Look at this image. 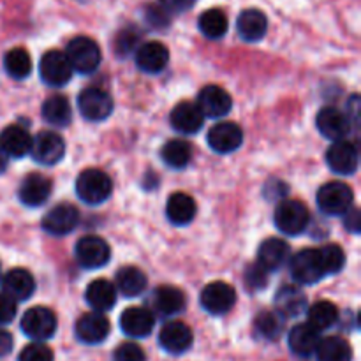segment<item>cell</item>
I'll return each mask as SVG.
<instances>
[{
  "label": "cell",
  "mask_w": 361,
  "mask_h": 361,
  "mask_svg": "<svg viewBox=\"0 0 361 361\" xmlns=\"http://www.w3.org/2000/svg\"><path fill=\"white\" fill-rule=\"evenodd\" d=\"M85 298L92 309L97 310V312H106V310H111L115 307L116 288L106 279H97V281L88 284Z\"/></svg>",
  "instance_id": "obj_28"
},
{
  "label": "cell",
  "mask_w": 361,
  "mask_h": 361,
  "mask_svg": "<svg viewBox=\"0 0 361 361\" xmlns=\"http://www.w3.org/2000/svg\"><path fill=\"white\" fill-rule=\"evenodd\" d=\"M236 303V293L226 282H212L201 291V305L207 312L214 316H222L229 312Z\"/></svg>",
  "instance_id": "obj_11"
},
{
  "label": "cell",
  "mask_w": 361,
  "mask_h": 361,
  "mask_svg": "<svg viewBox=\"0 0 361 361\" xmlns=\"http://www.w3.org/2000/svg\"><path fill=\"white\" fill-rule=\"evenodd\" d=\"M289 271L300 284H316L326 277L319 249H303L289 261Z\"/></svg>",
  "instance_id": "obj_3"
},
{
  "label": "cell",
  "mask_w": 361,
  "mask_h": 361,
  "mask_svg": "<svg viewBox=\"0 0 361 361\" xmlns=\"http://www.w3.org/2000/svg\"><path fill=\"white\" fill-rule=\"evenodd\" d=\"M353 189L348 183L330 182L317 190V207L326 215H344L353 207Z\"/></svg>",
  "instance_id": "obj_5"
},
{
  "label": "cell",
  "mask_w": 361,
  "mask_h": 361,
  "mask_svg": "<svg viewBox=\"0 0 361 361\" xmlns=\"http://www.w3.org/2000/svg\"><path fill=\"white\" fill-rule=\"evenodd\" d=\"M274 221L279 231L289 236H296L307 229L310 214L302 201L288 200L279 204L277 210H275Z\"/></svg>",
  "instance_id": "obj_4"
},
{
  "label": "cell",
  "mask_w": 361,
  "mask_h": 361,
  "mask_svg": "<svg viewBox=\"0 0 361 361\" xmlns=\"http://www.w3.org/2000/svg\"><path fill=\"white\" fill-rule=\"evenodd\" d=\"M16 316V302L2 293L0 295V324H7Z\"/></svg>",
  "instance_id": "obj_44"
},
{
  "label": "cell",
  "mask_w": 361,
  "mask_h": 361,
  "mask_svg": "<svg viewBox=\"0 0 361 361\" xmlns=\"http://www.w3.org/2000/svg\"><path fill=\"white\" fill-rule=\"evenodd\" d=\"M32 136L20 126H9L0 133V148L7 154V157H25L30 154Z\"/></svg>",
  "instance_id": "obj_26"
},
{
  "label": "cell",
  "mask_w": 361,
  "mask_h": 361,
  "mask_svg": "<svg viewBox=\"0 0 361 361\" xmlns=\"http://www.w3.org/2000/svg\"><path fill=\"white\" fill-rule=\"evenodd\" d=\"M161 157L169 168L173 169H182L185 168L192 157V148L187 141L183 140H171L162 147Z\"/></svg>",
  "instance_id": "obj_35"
},
{
  "label": "cell",
  "mask_w": 361,
  "mask_h": 361,
  "mask_svg": "<svg viewBox=\"0 0 361 361\" xmlns=\"http://www.w3.org/2000/svg\"><path fill=\"white\" fill-rule=\"evenodd\" d=\"M6 168H7V154L0 148V173L6 171Z\"/></svg>",
  "instance_id": "obj_48"
},
{
  "label": "cell",
  "mask_w": 361,
  "mask_h": 361,
  "mask_svg": "<svg viewBox=\"0 0 361 361\" xmlns=\"http://www.w3.org/2000/svg\"><path fill=\"white\" fill-rule=\"evenodd\" d=\"M0 286H2L4 295L9 296L14 302H25L35 291L34 277H32L30 271L23 270V268H14V270L7 271L0 279Z\"/></svg>",
  "instance_id": "obj_17"
},
{
  "label": "cell",
  "mask_w": 361,
  "mask_h": 361,
  "mask_svg": "<svg viewBox=\"0 0 361 361\" xmlns=\"http://www.w3.org/2000/svg\"><path fill=\"white\" fill-rule=\"evenodd\" d=\"M154 314L143 307H130V309L123 310L120 316V328L123 334L133 338L148 337L154 330Z\"/></svg>",
  "instance_id": "obj_18"
},
{
  "label": "cell",
  "mask_w": 361,
  "mask_h": 361,
  "mask_svg": "<svg viewBox=\"0 0 361 361\" xmlns=\"http://www.w3.org/2000/svg\"><path fill=\"white\" fill-rule=\"evenodd\" d=\"M78 108H80V113L83 115V118L90 120V122H102V120H106L111 115L113 99L102 88H85L78 95Z\"/></svg>",
  "instance_id": "obj_6"
},
{
  "label": "cell",
  "mask_w": 361,
  "mask_h": 361,
  "mask_svg": "<svg viewBox=\"0 0 361 361\" xmlns=\"http://www.w3.org/2000/svg\"><path fill=\"white\" fill-rule=\"evenodd\" d=\"M80 222V212L76 207L69 203L56 204L55 208L48 212L42 219V229L48 235L53 236H66L76 229Z\"/></svg>",
  "instance_id": "obj_12"
},
{
  "label": "cell",
  "mask_w": 361,
  "mask_h": 361,
  "mask_svg": "<svg viewBox=\"0 0 361 361\" xmlns=\"http://www.w3.org/2000/svg\"><path fill=\"white\" fill-rule=\"evenodd\" d=\"M109 334V321L101 312L83 314L76 321V337L83 344H101Z\"/></svg>",
  "instance_id": "obj_19"
},
{
  "label": "cell",
  "mask_w": 361,
  "mask_h": 361,
  "mask_svg": "<svg viewBox=\"0 0 361 361\" xmlns=\"http://www.w3.org/2000/svg\"><path fill=\"white\" fill-rule=\"evenodd\" d=\"M168 48L161 42H145L136 51V66L148 74H157L164 71V67L168 66Z\"/></svg>",
  "instance_id": "obj_22"
},
{
  "label": "cell",
  "mask_w": 361,
  "mask_h": 361,
  "mask_svg": "<svg viewBox=\"0 0 361 361\" xmlns=\"http://www.w3.org/2000/svg\"><path fill=\"white\" fill-rule=\"evenodd\" d=\"M338 321V309L331 302L321 300L309 309V324L317 331H324Z\"/></svg>",
  "instance_id": "obj_38"
},
{
  "label": "cell",
  "mask_w": 361,
  "mask_h": 361,
  "mask_svg": "<svg viewBox=\"0 0 361 361\" xmlns=\"http://www.w3.org/2000/svg\"><path fill=\"white\" fill-rule=\"evenodd\" d=\"M289 256H291V250L284 240L268 238L261 243L259 252H257V264L270 274V271L281 270L289 261Z\"/></svg>",
  "instance_id": "obj_21"
},
{
  "label": "cell",
  "mask_w": 361,
  "mask_h": 361,
  "mask_svg": "<svg viewBox=\"0 0 361 361\" xmlns=\"http://www.w3.org/2000/svg\"><path fill=\"white\" fill-rule=\"evenodd\" d=\"M275 307L284 317H296L305 312L307 296L296 286H284L275 296Z\"/></svg>",
  "instance_id": "obj_31"
},
{
  "label": "cell",
  "mask_w": 361,
  "mask_h": 361,
  "mask_svg": "<svg viewBox=\"0 0 361 361\" xmlns=\"http://www.w3.org/2000/svg\"><path fill=\"white\" fill-rule=\"evenodd\" d=\"M18 194H20V201L25 207H41L48 201L49 194H51V182L42 175H28L21 182Z\"/></svg>",
  "instance_id": "obj_23"
},
{
  "label": "cell",
  "mask_w": 361,
  "mask_h": 361,
  "mask_svg": "<svg viewBox=\"0 0 361 361\" xmlns=\"http://www.w3.org/2000/svg\"><path fill=\"white\" fill-rule=\"evenodd\" d=\"M317 361H353V349L342 337H328L316 349Z\"/></svg>",
  "instance_id": "obj_34"
},
{
  "label": "cell",
  "mask_w": 361,
  "mask_h": 361,
  "mask_svg": "<svg viewBox=\"0 0 361 361\" xmlns=\"http://www.w3.org/2000/svg\"><path fill=\"white\" fill-rule=\"evenodd\" d=\"M18 361H53V351L48 345L41 344V342H35V344L27 345L20 353Z\"/></svg>",
  "instance_id": "obj_41"
},
{
  "label": "cell",
  "mask_w": 361,
  "mask_h": 361,
  "mask_svg": "<svg viewBox=\"0 0 361 361\" xmlns=\"http://www.w3.org/2000/svg\"><path fill=\"white\" fill-rule=\"evenodd\" d=\"M4 67L6 73L14 80H25L32 73V59L27 49L14 48L4 56Z\"/></svg>",
  "instance_id": "obj_37"
},
{
  "label": "cell",
  "mask_w": 361,
  "mask_h": 361,
  "mask_svg": "<svg viewBox=\"0 0 361 361\" xmlns=\"http://www.w3.org/2000/svg\"><path fill=\"white\" fill-rule=\"evenodd\" d=\"M113 182L101 169H85L76 180V194L83 203L101 204L111 196Z\"/></svg>",
  "instance_id": "obj_1"
},
{
  "label": "cell",
  "mask_w": 361,
  "mask_h": 361,
  "mask_svg": "<svg viewBox=\"0 0 361 361\" xmlns=\"http://www.w3.org/2000/svg\"><path fill=\"white\" fill-rule=\"evenodd\" d=\"M109 257H111V250L109 245L102 238L94 235L83 236L80 242L76 243V259L87 270H95V268H102L108 264Z\"/></svg>",
  "instance_id": "obj_10"
},
{
  "label": "cell",
  "mask_w": 361,
  "mask_h": 361,
  "mask_svg": "<svg viewBox=\"0 0 361 361\" xmlns=\"http://www.w3.org/2000/svg\"><path fill=\"white\" fill-rule=\"evenodd\" d=\"M345 214H348L345 215V228L351 233H360V212L351 207Z\"/></svg>",
  "instance_id": "obj_46"
},
{
  "label": "cell",
  "mask_w": 361,
  "mask_h": 361,
  "mask_svg": "<svg viewBox=\"0 0 361 361\" xmlns=\"http://www.w3.org/2000/svg\"><path fill=\"white\" fill-rule=\"evenodd\" d=\"M268 284V271L259 264H254L245 271V286L250 289H261Z\"/></svg>",
  "instance_id": "obj_43"
},
{
  "label": "cell",
  "mask_w": 361,
  "mask_h": 361,
  "mask_svg": "<svg viewBox=\"0 0 361 361\" xmlns=\"http://www.w3.org/2000/svg\"><path fill=\"white\" fill-rule=\"evenodd\" d=\"M321 257H323L324 270L328 275L338 274L345 264V254L338 245H324L319 249Z\"/></svg>",
  "instance_id": "obj_40"
},
{
  "label": "cell",
  "mask_w": 361,
  "mask_h": 361,
  "mask_svg": "<svg viewBox=\"0 0 361 361\" xmlns=\"http://www.w3.org/2000/svg\"><path fill=\"white\" fill-rule=\"evenodd\" d=\"M113 361H147V356H145L143 349L140 345L133 344V342H127V344H122L116 348Z\"/></svg>",
  "instance_id": "obj_42"
},
{
  "label": "cell",
  "mask_w": 361,
  "mask_h": 361,
  "mask_svg": "<svg viewBox=\"0 0 361 361\" xmlns=\"http://www.w3.org/2000/svg\"><path fill=\"white\" fill-rule=\"evenodd\" d=\"M39 74H41V80L49 87H63L69 83L71 76H73V67H71L66 53L51 49L42 55L41 63H39Z\"/></svg>",
  "instance_id": "obj_8"
},
{
  "label": "cell",
  "mask_w": 361,
  "mask_h": 361,
  "mask_svg": "<svg viewBox=\"0 0 361 361\" xmlns=\"http://www.w3.org/2000/svg\"><path fill=\"white\" fill-rule=\"evenodd\" d=\"M116 288L127 298L140 296L147 289V275L136 267H123L116 271Z\"/></svg>",
  "instance_id": "obj_33"
},
{
  "label": "cell",
  "mask_w": 361,
  "mask_h": 361,
  "mask_svg": "<svg viewBox=\"0 0 361 361\" xmlns=\"http://www.w3.org/2000/svg\"><path fill=\"white\" fill-rule=\"evenodd\" d=\"M159 342L164 351L171 353V355H182L192 345V331L185 323L171 321L162 326L161 334H159Z\"/></svg>",
  "instance_id": "obj_20"
},
{
  "label": "cell",
  "mask_w": 361,
  "mask_h": 361,
  "mask_svg": "<svg viewBox=\"0 0 361 361\" xmlns=\"http://www.w3.org/2000/svg\"><path fill=\"white\" fill-rule=\"evenodd\" d=\"M192 2L194 0H161V6L173 13H183L192 6Z\"/></svg>",
  "instance_id": "obj_45"
},
{
  "label": "cell",
  "mask_w": 361,
  "mask_h": 361,
  "mask_svg": "<svg viewBox=\"0 0 361 361\" xmlns=\"http://www.w3.org/2000/svg\"><path fill=\"white\" fill-rule=\"evenodd\" d=\"M11 351H13V337H11L9 331L0 328V358L9 355Z\"/></svg>",
  "instance_id": "obj_47"
},
{
  "label": "cell",
  "mask_w": 361,
  "mask_h": 361,
  "mask_svg": "<svg viewBox=\"0 0 361 361\" xmlns=\"http://www.w3.org/2000/svg\"><path fill=\"white\" fill-rule=\"evenodd\" d=\"M66 56L73 71H78L80 74H90L101 63V48L94 39L80 35V37L71 39Z\"/></svg>",
  "instance_id": "obj_2"
},
{
  "label": "cell",
  "mask_w": 361,
  "mask_h": 361,
  "mask_svg": "<svg viewBox=\"0 0 361 361\" xmlns=\"http://www.w3.org/2000/svg\"><path fill=\"white\" fill-rule=\"evenodd\" d=\"M152 305L162 316H175L185 309V295L173 286H161L154 291Z\"/></svg>",
  "instance_id": "obj_29"
},
{
  "label": "cell",
  "mask_w": 361,
  "mask_h": 361,
  "mask_svg": "<svg viewBox=\"0 0 361 361\" xmlns=\"http://www.w3.org/2000/svg\"><path fill=\"white\" fill-rule=\"evenodd\" d=\"M197 25H200V30L204 37L215 41V39L224 37L226 32H228L229 21L228 16L221 9H210L201 14Z\"/></svg>",
  "instance_id": "obj_36"
},
{
  "label": "cell",
  "mask_w": 361,
  "mask_h": 361,
  "mask_svg": "<svg viewBox=\"0 0 361 361\" xmlns=\"http://www.w3.org/2000/svg\"><path fill=\"white\" fill-rule=\"evenodd\" d=\"M197 108L201 109L203 116L221 118L231 111L233 99L224 88L217 87V85H208L197 95Z\"/></svg>",
  "instance_id": "obj_14"
},
{
  "label": "cell",
  "mask_w": 361,
  "mask_h": 361,
  "mask_svg": "<svg viewBox=\"0 0 361 361\" xmlns=\"http://www.w3.org/2000/svg\"><path fill=\"white\" fill-rule=\"evenodd\" d=\"M166 215L175 226H185L196 217V201L185 192H175L166 204Z\"/></svg>",
  "instance_id": "obj_30"
},
{
  "label": "cell",
  "mask_w": 361,
  "mask_h": 361,
  "mask_svg": "<svg viewBox=\"0 0 361 361\" xmlns=\"http://www.w3.org/2000/svg\"><path fill=\"white\" fill-rule=\"evenodd\" d=\"M236 28H238V34L243 41L257 42L267 35L268 20L261 11L247 9L238 16Z\"/></svg>",
  "instance_id": "obj_27"
},
{
  "label": "cell",
  "mask_w": 361,
  "mask_h": 361,
  "mask_svg": "<svg viewBox=\"0 0 361 361\" xmlns=\"http://www.w3.org/2000/svg\"><path fill=\"white\" fill-rule=\"evenodd\" d=\"M30 154L35 162L42 166H55L66 154V143L62 137L51 130H42L32 140Z\"/></svg>",
  "instance_id": "obj_9"
},
{
  "label": "cell",
  "mask_w": 361,
  "mask_h": 361,
  "mask_svg": "<svg viewBox=\"0 0 361 361\" xmlns=\"http://www.w3.org/2000/svg\"><path fill=\"white\" fill-rule=\"evenodd\" d=\"M21 331L37 342L48 341L56 331V316L46 307H34L23 314Z\"/></svg>",
  "instance_id": "obj_7"
},
{
  "label": "cell",
  "mask_w": 361,
  "mask_h": 361,
  "mask_svg": "<svg viewBox=\"0 0 361 361\" xmlns=\"http://www.w3.org/2000/svg\"><path fill=\"white\" fill-rule=\"evenodd\" d=\"M171 127L182 134H196L203 127V113L192 102H180L171 111Z\"/></svg>",
  "instance_id": "obj_24"
},
{
  "label": "cell",
  "mask_w": 361,
  "mask_h": 361,
  "mask_svg": "<svg viewBox=\"0 0 361 361\" xmlns=\"http://www.w3.org/2000/svg\"><path fill=\"white\" fill-rule=\"evenodd\" d=\"M286 317L281 312H261L256 317L254 323V330L264 341H275L281 337L282 330H284Z\"/></svg>",
  "instance_id": "obj_39"
},
{
  "label": "cell",
  "mask_w": 361,
  "mask_h": 361,
  "mask_svg": "<svg viewBox=\"0 0 361 361\" xmlns=\"http://www.w3.org/2000/svg\"><path fill=\"white\" fill-rule=\"evenodd\" d=\"M42 118L55 127H67L73 120V109L63 95H51L42 104Z\"/></svg>",
  "instance_id": "obj_32"
},
{
  "label": "cell",
  "mask_w": 361,
  "mask_h": 361,
  "mask_svg": "<svg viewBox=\"0 0 361 361\" xmlns=\"http://www.w3.org/2000/svg\"><path fill=\"white\" fill-rule=\"evenodd\" d=\"M208 147L217 154H231L242 147L243 133L236 123L221 122L208 130Z\"/></svg>",
  "instance_id": "obj_15"
},
{
  "label": "cell",
  "mask_w": 361,
  "mask_h": 361,
  "mask_svg": "<svg viewBox=\"0 0 361 361\" xmlns=\"http://www.w3.org/2000/svg\"><path fill=\"white\" fill-rule=\"evenodd\" d=\"M321 337L319 331L314 326L307 324H296L289 334V348L300 358H309L316 353L317 345H319Z\"/></svg>",
  "instance_id": "obj_25"
},
{
  "label": "cell",
  "mask_w": 361,
  "mask_h": 361,
  "mask_svg": "<svg viewBox=\"0 0 361 361\" xmlns=\"http://www.w3.org/2000/svg\"><path fill=\"white\" fill-rule=\"evenodd\" d=\"M316 126L317 130L323 134L326 140L338 141L344 140L349 134V127H351V122H349V116L345 113H342L341 109L337 108H323L316 116Z\"/></svg>",
  "instance_id": "obj_16"
},
{
  "label": "cell",
  "mask_w": 361,
  "mask_h": 361,
  "mask_svg": "<svg viewBox=\"0 0 361 361\" xmlns=\"http://www.w3.org/2000/svg\"><path fill=\"white\" fill-rule=\"evenodd\" d=\"M326 162L330 169L337 175L348 176L358 169L360 164V155L358 148L351 143V141L338 140L334 141L326 152Z\"/></svg>",
  "instance_id": "obj_13"
}]
</instances>
